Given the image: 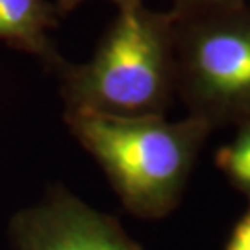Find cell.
<instances>
[{"instance_id": "obj_5", "label": "cell", "mask_w": 250, "mask_h": 250, "mask_svg": "<svg viewBox=\"0 0 250 250\" xmlns=\"http://www.w3.org/2000/svg\"><path fill=\"white\" fill-rule=\"evenodd\" d=\"M60 11L46 0H0V41L34 54L54 71L63 58L54 48L48 30L58 26Z\"/></svg>"}, {"instance_id": "obj_2", "label": "cell", "mask_w": 250, "mask_h": 250, "mask_svg": "<svg viewBox=\"0 0 250 250\" xmlns=\"http://www.w3.org/2000/svg\"><path fill=\"white\" fill-rule=\"evenodd\" d=\"M72 135L99 161L111 188L132 215L161 219L180 202L211 126L188 117H111L65 113Z\"/></svg>"}, {"instance_id": "obj_3", "label": "cell", "mask_w": 250, "mask_h": 250, "mask_svg": "<svg viewBox=\"0 0 250 250\" xmlns=\"http://www.w3.org/2000/svg\"><path fill=\"white\" fill-rule=\"evenodd\" d=\"M174 91L208 126L250 119V8L172 17Z\"/></svg>"}, {"instance_id": "obj_1", "label": "cell", "mask_w": 250, "mask_h": 250, "mask_svg": "<svg viewBox=\"0 0 250 250\" xmlns=\"http://www.w3.org/2000/svg\"><path fill=\"white\" fill-rule=\"evenodd\" d=\"M172 28L169 11L119 9L89 62L56 65L65 113L163 115L176 95Z\"/></svg>"}, {"instance_id": "obj_9", "label": "cell", "mask_w": 250, "mask_h": 250, "mask_svg": "<svg viewBox=\"0 0 250 250\" xmlns=\"http://www.w3.org/2000/svg\"><path fill=\"white\" fill-rule=\"evenodd\" d=\"M82 2H83V0H58V2H56V8L60 11V15H65V13L72 11L76 6H80ZM109 2H113L119 9H128V8H134V6L143 4V0H109Z\"/></svg>"}, {"instance_id": "obj_8", "label": "cell", "mask_w": 250, "mask_h": 250, "mask_svg": "<svg viewBox=\"0 0 250 250\" xmlns=\"http://www.w3.org/2000/svg\"><path fill=\"white\" fill-rule=\"evenodd\" d=\"M224 250H250V204L245 215L233 226L232 235Z\"/></svg>"}, {"instance_id": "obj_4", "label": "cell", "mask_w": 250, "mask_h": 250, "mask_svg": "<svg viewBox=\"0 0 250 250\" xmlns=\"http://www.w3.org/2000/svg\"><path fill=\"white\" fill-rule=\"evenodd\" d=\"M15 250H145L115 217L54 188L39 204L11 219Z\"/></svg>"}, {"instance_id": "obj_7", "label": "cell", "mask_w": 250, "mask_h": 250, "mask_svg": "<svg viewBox=\"0 0 250 250\" xmlns=\"http://www.w3.org/2000/svg\"><path fill=\"white\" fill-rule=\"evenodd\" d=\"M239 6H245V0H172L169 13L172 17H182V15H195L204 11L239 8Z\"/></svg>"}, {"instance_id": "obj_6", "label": "cell", "mask_w": 250, "mask_h": 250, "mask_svg": "<svg viewBox=\"0 0 250 250\" xmlns=\"http://www.w3.org/2000/svg\"><path fill=\"white\" fill-rule=\"evenodd\" d=\"M215 163L235 189L250 200V119L237 125V134L215 154Z\"/></svg>"}]
</instances>
